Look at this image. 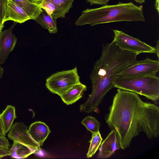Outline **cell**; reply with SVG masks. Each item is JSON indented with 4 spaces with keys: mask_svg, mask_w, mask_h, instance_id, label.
<instances>
[{
    "mask_svg": "<svg viewBox=\"0 0 159 159\" xmlns=\"http://www.w3.org/2000/svg\"><path fill=\"white\" fill-rule=\"evenodd\" d=\"M114 87L135 93L157 103L159 99V78L156 75L140 77L120 76Z\"/></svg>",
    "mask_w": 159,
    "mask_h": 159,
    "instance_id": "4",
    "label": "cell"
},
{
    "mask_svg": "<svg viewBox=\"0 0 159 159\" xmlns=\"http://www.w3.org/2000/svg\"><path fill=\"white\" fill-rule=\"evenodd\" d=\"M16 117L15 107L11 105H7L0 114V118L6 134L9 131Z\"/></svg>",
    "mask_w": 159,
    "mask_h": 159,
    "instance_id": "16",
    "label": "cell"
},
{
    "mask_svg": "<svg viewBox=\"0 0 159 159\" xmlns=\"http://www.w3.org/2000/svg\"><path fill=\"white\" fill-rule=\"evenodd\" d=\"M33 4L39 5L40 3L43 0H27Z\"/></svg>",
    "mask_w": 159,
    "mask_h": 159,
    "instance_id": "27",
    "label": "cell"
},
{
    "mask_svg": "<svg viewBox=\"0 0 159 159\" xmlns=\"http://www.w3.org/2000/svg\"><path fill=\"white\" fill-rule=\"evenodd\" d=\"M20 6L29 16L30 19L34 20L43 11L37 4L31 3L27 0H12Z\"/></svg>",
    "mask_w": 159,
    "mask_h": 159,
    "instance_id": "18",
    "label": "cell"
},
{
    "mask_svg": "<svg viewBox=\"0 0 159 159\" xmlns=\"http://www.w3.org/2000/svg\"><path fill=\"white\" fill-rule=\"evenodd\" d=\"M4 73L3 69L0 66V79L1 78Z\"/></svg>",
    "mask_w": 159,
    "mask_h": 159,
    "instance_id": "30",
    "label": "cell"
},
{
    "mask_svg": "<svg viewBox=\"0 0 159 159\" xmlns=\"http://www.w3.org/2000/svg\"><path fill=\"white\" fill-rule=\"evenodd\" d=\"M39 6L50 15H52L55 10V7L54 4L49 2L42 0Z\"/></svg>",
    "mask_w": 159,
    "mask_h": 159,
    "instance_id": "21",
    "label": "cell"
},
{
    "mask_svg": "<svg viewBox=\"0 0 159 159\" xmlns=\"http://www.w3.org/2000/svg\"><path fill=\"white\" fill-rule=\"evenodd\" d=\"M9 150V156L11 158L16 159L25 158L34 153L28 147L16 141H13Z\"/></svg>",
    "mask_w": 159,
    "mask_h": 159,
    "instance_id": "17",
    "label": "cell"
},
{
    "mask_svg": "<svg viewBox=\"0 0 159 159\" xmlns=\"http://www.w3.org/2000/svg\"><path fill=\"white\" fill-rule=\"evenodd\" d=\"M10 144L5 136L0 135V147L7 149H9Z\"/></svg>",
    "mask_w": 159,
    "mask_h": 159,
    "instance_id": "23",
    "label": "cell"
},
{
    "mask_svg": "<svg viewBox=\"0 0 159 159\" xmlns=\"http://www.w3.org/2000/svg\"><path fill=\"white\" fill-rule=\"evenodd\" d=\"M102 140L99 131L92 134L91 139L89 142L90 144L86 155V158L91 157L95 154L99 148Z\"/></svg>",
    "mask_w": 159,
    "mask_h": 159,
    "instance_id": "19",
    "label": "cell"
},
{
    "mask_svg": "<svg viewBox=\"0 0 159 159\" xmlns=\"http://www.w3.org/2000/svg\"><path fill=\"white\" fill-rule=\"evenodd\" d=\"M156 49V54H157V56L159 58V40L157 41V46L155 48Z\"/></svg>",
    "mask_w": 159,
    "mask_h": 159,
    "instance_id": "29",
    "label": "cell"
},
{
    "mask_svg": "<svg viewBox=\"0 0 159 159\" xmlns=\"http://www.w3.org/2000/svg\"><path fill=\"white\" fill-rule=\"evenodd\" d=\"M99 148L98 158L110 157L120 147L115 131L111 129L106 139L101 143Z\"/></svg>",
    "mask_w": 159,
    "mask_h": 159,
    "instance_id": "10",
    "label": "cell"
},
{
    "mask_svg": "<svg viewBox=\"0 0 159 159\" xmlns=\"http://www.w3.org/2000/svg\"><path fill=\"white\" fill-rule=\"evenodd\" d=\"M16 24L0 33V65L4 63L15 47L17 39L12 30Z\"/></svg>",
    "mask_w": 159,
    "mask_h": 159,
    "instance_id": "9",
    "label": "cell"
},
{
    "mask_svg": "<svg viewBox=\"0 0 159 159\" xmlns=\"http://www.w3.org/2000/svg\"><path fill=\"white\" fill-rule=\"evenodd\" d=\"M28 131L33 139L41 146L46 139L51 131L47 125L42 121H36L30 125Z\"/></svg>",
    "mask_w": 159,
    "mask_h": 159,
    "instance_id": "11",
    "label": "cell"
},
{
    "mask_svg": "<svg viewBox=\"0 0 159 159\" xmlns=\"http://www.w3.org/2000/svg\"><path fill=\"white\" fill-rule=\"evenodd\" d=\"M159 0H156L155 3V7L157 9L158 13H159Z\"/></svg>",
    "mask_w": 159,
    "mask_h": 159,
    "instance_id": "28",
    "label": "cell"
},
{
    "mask_svg": "<svg viewBox=\"0 0 159 159\" xmlns=\"http://www.w3.org/2000/svg\"><path fill=\"white\" fill-rule=\"evenodd\" d=\"M0 135L2 136H5L6 134L4 132L2 124L0 118Z\"/></svg>",
    "mask_w": 159,
    "mask_h": 159,
    "instance_id": "26",
    "label": "cell"
},
{
    "mask_svg": "<svg viewBox=\"0 0 159 159\" xmlns=\"http://www.w3.org/2000/svg\"><path fill=\"white\" fill-rule=\"evenodd\" d=\"M81 122L92 134L99 131L100 123L93 116H87L82 120Z\"/></svg>",
    "mask_w": 159,
    "mask_h": 159,
    "instance_id": "20",
    "label": "cell"
},
{
    "mask_svg": "<svg viewBox=\"0 0 159 159\" xmlns=\"http://www.w3.org/2000/svg\"><path fill=\"white\" fill-rule=\"evenodd\" d=\"M113 41L116 45L123 50L129 51L138 55L143 53H156V49L122 31L113 30Z\"/></svg>",
    "mask_w": 159,
    "mask_h": 159,
    "instance_id": "6",
    "label": "cell"
},
{
    "mask_svg": "<svg viewBox=\"0 0 159 159\" xmlns=\"http://www.w3.org/2000/svg\"><path fill=\"white\" fill-rule=\"evenodd\" d=\"M159 70V61L147 58L136 61L120 72L119 75L125 77L153 76Z\"/></svg>",
    "mask_w": 159,
    "mask_h": 159,
    "instance_id": "7",
    "label": "cell"
},
{
    "mask_svg": "<svg viewBox=\"0 0 159 159\" xmlns=\"http://www.w3.org/2000/svg\"><path fill=\"white\" fill-rule=\"evenodd\" d=\"M4 25L1 24L0 21V33L2 32V30L3 27Z\"/></svg>",
    "mask_w": 159,
    "mask_h": 159,
    "instance_id": "31",
    "label": "cell"
},
{
    "mask_svg": "<svg viewBox=\"0 0 159 159\" xmlns=\"http://www.w3.org/2000/svg\"><path fill=\"white\" fill-rule=\"evenodd\" d=\"M77 67L71 70L57 72L46 80L47 88L59 96L75 85L80 82Z\"/></svg>",
    "mask_w": 159,
    "mask_h": 159,
    "instance_id": "5",
    "label": "cell"
},
{
    "mask_svg": "<svg viewBox=\"0 0 159 159\" xmlns=\"http://www.w3.org/2000/svg\"><path fill=\"white\" fill-rule=\"evenodd\" d=\"M105 119L109 128L115 131L123 150L141 132L149 139L157 138L159 134V107L143 101L134 92L118 89Z\"/></svg>",
    "mask_w": 159,
    "mask_h": 159,
    "instance_id": "1",
    "label": "cell"
},
{
    "mask_svg": "<svg viewBox=\"0 0 159 159\" xmlns=\"http://www.w3.org/2000/svg\"><path fill=\"white\" fill-rule=\"evenodd\" d=\"M8 138L28 147L35 152L40 150V146L30 135L27 126L23 122H16L12 125L7 135Z\"/></svg>",
    "mask_w": 159,
    "mask_h": 159,
    "instance_id": "8",
    "label": "cell"
},
{
    "mask_svg": "<svg viewBox=\"0 0 159 159\" xmlns=\"http://www.w3.org/2000/svg\"><path fill=\"white\" fill-rule=\"evenodd\" d=\"M43 9L42 11L34 20L44 29H47L51 34H56L58 31L57 26V19L50 15Z\"/></svg>",
    "mask_w": 159,
    "mask_h": 159,
    "instance_id": "14",
    "label": "cell"
},
{
    "mask_svg": "<svg viewBox=\"0 0 159 159\" xmlns=\"http://www.w3.org/2000/svg\"><path fill=\"white\" fill-rule=\"evenodd\" d=\"M8 0H0V21L3 25L5 22L6 7Z\"/></svg>",
    "mask_w": 159,
    "mask_h": 159,
    "instance_id": "22",
    "label": "cell"
},
{
    "mask_svg": "<svg viewBox=\"0 0 159 159\" xmlns=\"http://www.w3.org/2000/svg\"><path fill=\"white\" fill-rule=\"evenodd\" d=\"M138 55L123 50L113 40L102 46L99 58L94 65L90 75L92 91L86 102L80 106L84 113L99 112V107L107 93L114 87L119 74L137 61Z\"/></svg>",
    "mask_w": 159,
    "mask_h": 159,
    "instance_id": "2",
    "label": "cell"
},
{
    "mask_svg": "<svg viewBox=\"0 0 159 159\" xmlns=\"http://www.w3.org/2000/svg\"><path fill=\"white\" fill-rule=\"evenodd\" d=\"M87 1L90 3V5L93 4L105 5L107 4L110 0H86Z\"/></svg>",
    "mask_w": 159,
    "mask_h": 159,
    "instance_id": "24",
    "label": "cell"
},
{
    "mask_svg": "<svg viewBox=\"0 0 159 159\" xmlns=\"http://www.w3.org/2000/svg\"><path fill=\"white\" fill-rule=\"evenodd\" d=\"M30 19L25 11L12 0H8L6 7L5 21L13 20L22 23Z\"/></svg>",
    "mask_w": 159,
    "mask_h": 159,
    "instance_id": "12",
    "label": "cell"
},
{
    "mask_svg": "<svg viewBox=\"0 0 159 159\" xmlns=\"http://www.w3.org/2000/svg\"><path fill=\"white\" fill-rule=\"evenodd\" d=\"M9 149H7L0 147V158L4 157L9 156Z\"/></svg>",
    "mask_w": 159,
    "mask_h": 159,
    "instance_id": "25",
    "label": "cell"
},
{
    "mask_svg": "<svg viewBox=\"0 0 159 159\" xmlns=\"http://www.w3.org/2000/svg\"><path fill=\"white\" fill-rule=\"evenodd\" d=\"M74 0H43L49 2L54 4L55 10L52 15L57 19L63 18L72 7V3Z\"/></svg>",
    "mask_w": 159,
    "mask_h": 159,
    "instance_id": "15",
    "label": "cell"
},
{
    "mask_svg": "<svg viewBox=\"0 0 159 159\" xmlns=\"http://www.w3.org/2000/svg\"><path fill=\"white\" fill-rule=\"evenodd\" d=\"M143 6L132 2H119L114 5L105 4L99 7L83 11L75 25L91 26L118 21H145Z\"/></svg>",
    "mask_w": 159,
    "mask_h": 159,
    "instance_id": "3",
    "label": "cell"
},
{
    "mask_svg": "<svg viewBox=\"0 0 159 159\" xmlns=\"http://www.w3.org/2000/svg\"><path fill=\"white\" fill-rule=\"evenodd\" d=\"M87 89L86 86L80 82L73 86L60 96L66 105L72 104L80 99Z\"/></svg>",
    "mask_w": 159,
    "mask_h": 159,
    "instance_id": "13",
    "label": "cell"
}]
</instances>
